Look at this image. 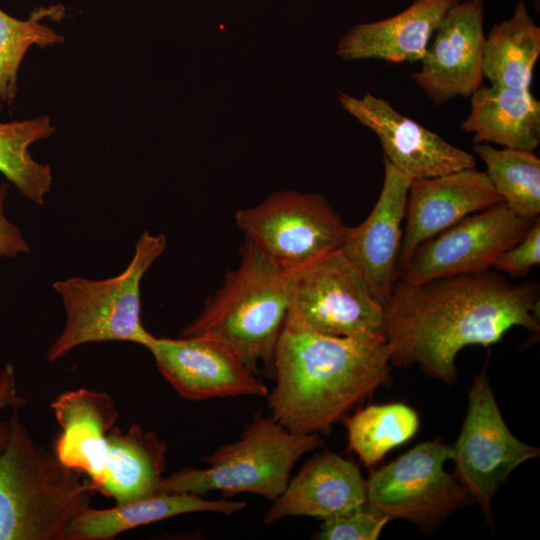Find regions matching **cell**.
Returning <instances> with one entry per match:
<instances>
[{
    "label": "cell",
    "mask_w": 540,
    "mask_h": 540,
    "mask_svg": "<svg viewBox=\"0 0 540 540\" xmlns=\"http://www.w3.org/2000/svg\"><path fill=\"white\" fill-rule=\"evenodd\" d=\"M167 445L153 431L134 423L127 431L113 427L97 491L127 503L159 493Z\"/></svg>",
    "instance_id": "cell-22"
},
{
    "label": "cell",
    "mask_w": 540,
    "mask_h": 540,
    "mask_svg": "<svg viewBox=\"0 0 540 540\" xmlns=\"http://www.w3.org/2000/svg\"><path fill=\"white\" fill-rule=\"evenodd\" d=\"M235 222L247 240L285 270L339 250L348 228L323 195L293 190L239 210Z\"/></svg>",
    "instance_id": "cell-9"
},
{
    "label": "cell",
    "mask_w": 540,
    "mask_h": 540,
    "mask_svg": "<svg viewBox=\"0 0 540 540\" xmlns=\"http://www.w3.org/2000/svg\"><path fill=\"white\" fill-rule=\"evenodd\" d=\"M390 519L367 503L345 513L324 519L316 539L376 540Z\"/></svg>",
    "instance_id": "cell-28"
},
{
    "label": "cell",
    "mask_w": 540,
    "mask_h": 540,
    "mask_svg": "<svg viewBox=\"0 0 540 540\" xmlns=\"http://www.w3.org/2000/svg\"><path fill=\"white\" fill-rule=\"evenodd\" d=\"M534 3H535V5H537V9L539 10L540 0H534Z\"/></svg>",
    "instance_id": "cell-32"
},
{
    "label": "cell",
    "mask_w": 540,
    "mask_h": 540,
    "mask_svg": "<svg viewBox=\"0 0 540 540\" xmlns=\"http://www.w3.org/2000/svg\"><path fill=\"white\" fill-rule=\"evenodd\" d=\"M64 11L61 5L37 8L26 20H20L0 9V111L15 99L18 71L29 48L64 41L61 34L42 23L45 18L61 19Z\"/></svg>",
    "instance_id": "cell-27"
},
{
    "label": "cell",
    "mask_w": 540,
    "mask_h": 540,
    "mask_svg": "<svg viewBox=\"0 0 540 540\" xmlns=\"http://www.w3.org/2000/svg\"><path fill=\"white\" fill-rule=\"evenodd\" d=\"M342 421L349 448L369 467L411 439L419 428L418 414L403 403L368 405Z\"/></svg>",
    "instance_id": "cell-25"
},
{
    "label": "cell",
    "mask_w": 540,
    "mask_h": 540,
    "mask_svg": "<svg viewBox=\"0 0 540 540\" xmlns=\"http://www.w3.org/2000/svg\"><path fill=\"white\" fill-rule=\"evenodd\" d=\"M26 399L20 396L16 388L15 371L12 364H6L0 372V411L6 407L21 408ZM8 434V422L0 423V449Z\"/></svg>",
    "instance_id": "cell-31"
},
{
    "label": "cell",
    "mask_w": 540,
    "mask_h": 540,
    "mask_svg": "<svg viewBox=\"0 0 540 540\" xmlns=\"http://www.w3.org/2000/svg\"><path fill=\"white\" fill-rule=\"evenodd\" d=\"M538 217H521L504 202L473 213L422 242L400 268L398 280L417 284L491 269L502 252L526 236Z\"/></svg>",
    "instance_id": "cell-11"
},
{
    "label": "cell",
    "mask_w": 540,
    "mask_h": 540,
    "mask_svg": "<svg viewBox=\"0 0 540 540\" xmlns=\"http://www.w3.org/2000/svg\"><path fill=\"white\" fill-rule=\"evenodd\" d=\"M390 365L384 340L330 336L284 323L268 407L292 432L326 433L387 382Z\"/></svg>",
    "instance_id": "cell-2"
},
{
    "label": "cell",
    "mask_w": 540,
    "mask_h": 540,
    "mask_svg": "<svg viewBox=\"0 0 540 540\" xmlns=\"http://www.w3.org/2000/svg\"><path fill=\"white\" fill-rule=\"evenodd\" d=\"M51 407L61 427L54 455L85 474L95 491L103 475L108 435L118 418L114 399L105 392L79 388L59 394Z\"/></svg>",
    "instance_id": "cell-18"
},
{
    "label": "cell",
    "mask_w": 540,
    "mask_h": 540,
    "mask_svg": "<svg viewBox=\"0 0 540 540\" xmlns=\"http://www.w3.org/2000/svg\"><path fill=\"white\" fill-rule=\"evenodd\" d=\"M539 285L512 284L496 270L412 284L398 280L384 306L390 363L418 366L447 385L457 381L465 347L498 343L515 326L539 331Z\"/></svg>",
    "instance_id": "cell-1"
},
{
    "label": "cell",
    "mask_w": 540,
    "mask_h": 540,
    "mask_svg": "<svg viewBox=\"0 0 540 540\" xmlns=\"http://www.w3.org/2000/svg\"><path fill=\"white\" fill-rule=\"evenodd\" d=\"M383 161L384 180L379 197L362 223L347 228L339 250L384 307L398 281L401 225L412 178L387 159Z\"/></svg>",
    "instance_id": "cell-15"
},
{
    "label": "cell",
    "mask_w": 540,
    "mask_h": 540,
    "mask_svg": "<svg viewBox=\"0 0 540 540\" xmlns=\"http://www.w3.org/2000/svg\"><path fill=\"white\" fill-rule=\"evenodd\" d=\"M285 323L320 334L384 340V307L340 250L286 270Z\"/></svg>",
    "instance_id": "cell-7"
},
{
    "label": "cell",
    "mask_w": 540,
    "mask_h": 540,
    "mask_svg": "<svg viewBox=\"0 0 540 540\" xmlns=\"http://www.w3.org/2000/svg\"><path fill=\"white\" fill-rule=\"evenodd\" d=\"M460 129L473 133L474 144L534 151L540 143V102L530 88L480 86Z\"/></svg>",
    "instance_id": "cell-21"
},
{
    "label": "cell",
    "mask_w": 540,
    "mask_h": 540,
    "mask_svg": "<svg viewBox=\"0 0 540 540\" xmlns=\"http://www.w3.org/2000/svg\"><path fill=\"white\" fill-rule=\"evenodd\" d=\"M453 447L441 439L419 443L366 480V503L392 519H405L423 529L474 503L455 474L444 469Z\"/></svg>",
    "instance_id": "cell-8"
},
{
    "label": "cell",
    "mask_w": 540,
    "mask_h": 540,
    "mask_svg": "<svg viewBox=\"0 0 540 540\" xmlns=\"http://www.w3.org/2000/svg\"><path fill=\"white\" fill-rule=\"evenodd\" d=\"M8 184L0 185V256L16 257L20 253L29 252V245L20 229L5 216V200Z\"/></svg>",
    "instance_id": "cell-30"
},
{
    "label": "cell",
    "mask_w": 540,
    "mask_h": 540,
    "mask_svg": "<svg viewBox=\"0 0 540 540\" xmlns=\"http://www.w3.org/2000/svg\"><path fill=\"white\" fill-rule=\"evenodd\" d=\"M55 127L47 115L0 122V173L11 182L19 193L37 205H44L51 190V167L36 161L30 146L51 137Z\"/></svg>",
    "instance_id": "cell-24"
},
{
    "label": "cell",
    "mask_w": 540,
    "mask_h": 540,
    "mask_svg": "<svg viewBox=\"0 0 540 540\" xmlns=\"http://www.w3.org/2000/svg\"><path fill=\"white\" fill-rule=\"evenodd\" d=\"M467 413L453 446L455 476L477 502L492 527L491 503L511 472L539 456L540 449L516 438L500 412L487 375V363L474 376Z\"/></svg>",
    "instance_id": "cell-10"
},
{
    "label": "cell",
    "mask_w": 540,
    "mask_h": 540,
    "mask_svg": "<svg viewBox=\"0 0 540 540\" xmlns=\"http://www.w3.org/2000/svg\"><path fill=\"white\" fill-rule=\"evenodd\" d=\"M343 108L379 138L384 158L412 179L475 168L474 156L399 113L387 100L339 93Z\"/></svg>",
    "instance_id": "cell-14"
},
{
    "label": "cell",
    "mask_w": 540,
    "mask_h": 540,
    "mask_svg": "<svg viewBox=\"0 0 540 540\" xmlns=\"http://www.w3.org/2000/svg\"><path fill=\"white\" fill-rule=\"evenodd\" d=\"M240 263L224 276L182 337L208 335L230 344L247 366L273 379L274 353L289 307L287 272L244 239Z\"/></svg>",
    "instance_id": "cell-4"
},
{
    "label": "cell",
    "mask_w": 540,
    "mask_h": 540,
    "mask_svg": "<svg viewBox=\"0 0 540 540\" xmlns=\"http://www.w3.org/2000/svg\"><path fill=\"white\" fill-rule=\"evenodd\" d=\"M366 503V480L358 466L331 450L307 460L267 510L268 524L293 516L322 520Z\"/></svg>",
    "instance_id": "cell-17"
},
{
    "label": "cell",
    "mask_w": 540,
    "mask_h": 540,
    "mask_svg": "<svg viewBox=\"0 0 540 540\" xmlns=\"http://www.w3.org/2000/svg\"><path fill=\"white\" fill-rule=\"evenodd\" d=\"M485 40L483 0L458 2L438 25L412 79L437 106L471 96L482 85Z\"/></svg>",
    "instance_id": "cell-13"
},
{
    "label": "cell",
    "mask_w": 540,
    "mask_h": 540,
    "mask_svg": "<svg viewBox=\"0 0 540 540\" xmlns=\"http://www.w3.org/2000/svg\"><path fill=\"white\" fill-rule=\"evenodd\" d=\"M165 248L164 235L144 231L120 274L100 280L71 277L55 281L52 288L61 296L66 319L48 349V360L54 362L91 342L126 341L146 347L154 335L141 320V282Z\"/></svg>",
    "instance_id": "cell-6"
},
{
    "label": "cell",
    "mask_w": 540,
    "mask_h": 540,
    "mask_svg": "<svg viewBox=\"0 0 540 540\" xmlns=\"http://www.w3.org/2000/svg\"><path fill=\"white\" fill-rule=\"evenodd\" d=\"M539 55L540 28L519 0L513 15L494 25L486 37L483 76L491 86L530 88Z\"/></svg>",
    "instance_id": "cell-23"
},
{
    "label": "cell",
    "mask_w": 540,
    "mask_h": 540,
    "mask_svg": "<svg viewBox=\"0 0 540 540\" xmlns=\"http://www.w3.org/2000/svg\"><path fill=\"white\" fill-rule=\"evenodd\" d=\"M13 407L0 449V540H67L93 488L30 436Z\"/></svg>",
    "instance_id": "cell-3"
},
{
    "label": "cell",
    "mask_w": 540,
    "mask_h": 540,
    "mask_svg": "<svg viewBox=\"0 0 540 540\" xmlns=\"http://www.w3.org/2000/svg\"><path fill=\"white\" fill-rule=\"evenodd\" d=\"M247 506L229 498L207 499L185 492H161L107 509L89 506L70 523L67 540H109L127 530L181 514L213 512L231 515Z\"/></svg>",
    "instance_id": "cell-20"
},
{
    "label": "cell",
    "mask_w": 540,
    "mask_h": 540,
    "mask_svg": "<svg viewBox=\"0 0 540 540\" xmlns=\"http://www.w3.org/2000/svg\"><path fill=\"white\" fill-rule=\"evenodd\" d=\"M474 151L486 166L492 186L517 215L536 218L540 213V159L530 150L497 149L475 144Z\"/></svg>",
    "instance_id": "cell-26"
},
{
    "label": "cell",
    "mask_w": 540,
    "mask_h": 540,
    "mask_svg": "<svg viewBox=\"0 0 540 540\" xmlns=\"http://www.w3.org/2000/svg\"><path fill=\"white\" fill-rule=\"evenodd\" d=\"M540 263V219L517 244L502 252L493 262L492 268L513 278L527 275L531 268Z\"/></svg>",
    "instance_id": "cell-29"
},
{
    "label": "cell",
    "mask_w": 540,
    "mask_h": 540,
    "mask_svg": "<svg viewBox=\"0 0 540 540\" xmlns=\"http://www.w3.org/2000/svg\"><path fill=\"white\" fill-rule=\"evenodd\" d=\"M145 348L152 354L163 378L185 399L266 397L269 392L241 355L217 337L154 336Z\"/></svg>",
    "instance_id": "cell-12"
},
{
    "label": "cell",
    "mask_w": 540,
    "mask_h": 540,
    "mask_svg": "<svg viewBox=\"0 0 540 540\" xmlns=\"http://www.w3.org/2000/svg\"><path fill=\"white\" fill-rule=\"evenodd\" d=\"M460 1L415 0L394 16L355 25L341 38L336 54L346 61H421L441 20Z\"/></svg>",
    "instance_id": "cell-19"
},
{
    "label": "cell",
    "mask_w": 540,
    "mask_h": 540,
    "mask_svg": "<svg viewBox=\"0 0 540 540\" xmlns=\"http://www.w3.org/2000/svg\"><path fill=\"white\" fill-rule=\"evenodd\" d=\"M501 202L486 173L476 168L412 179L406 200L399 270L422 242Z\"/></svg>",
    "instance_id": "cell-16"
},
{
    "label": "cell",
    "mask_w": 540,
    "mask_h": 540,
    "mask_svg": "<svg viewBox=\"0 0 540 540\" xmlns=\"http://www.w3.org/2000/svg\"><path fill=\"white\" fill-rule=\"evenodd\" d=\"M319 434H299L283 426L271 413H256L238 439L206 455V467L184 468L163 477L159 493L205 495L220 491L224 498L251 493L269 501L285 490L295 464L322 445Z\"/></svg>",
    "instance_id": "cell-5"
}]
</instances>
